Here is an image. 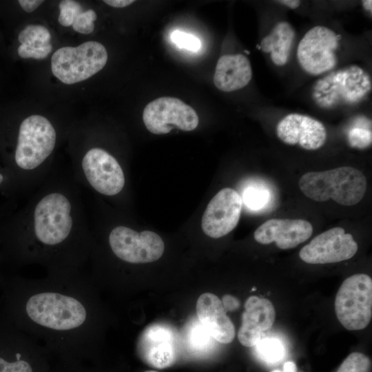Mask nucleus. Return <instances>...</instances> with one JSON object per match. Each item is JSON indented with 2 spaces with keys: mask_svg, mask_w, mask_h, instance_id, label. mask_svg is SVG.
<instances>
[{
  "mask_svg": "<svg viewBox=\"0 0 372 372\" xmlns=\"http://www.w3.org/2000/svg\"><path fill=\"white\" fill-rule=\"evenodd\" d=\"M82 167L91 186L102 194L116 195L124 187L122 168L114 156L101 148L90 149L83 158Z\"/></svg>",
  "mask_w": 372,
  "mask_h": 372,
  "instance_id": "ddd939ff",
  "label": "nucleus"
},
{
  "mask_svg": "<svg viewBox=\"0 0 372 372\" xmlns=\"http://www.w3.org/2000/svg\"><path fill=\"white\" fill-rule=\"evenodd\" d=\"M176 336L169 327L152 324L142 332L137 343L138 354L151 367L165 369L174 364L176 358Z\"/></svg>",
  "mask_w": 372,
  "mask_h": 372,
  "instance_id": "2eb2a0df",
  "label": "nucleus"
},
{
  "mask_svg": "<svg viewBox=\"0 0 372 372\" xmlns=\"http://www.w3.org/2000/svg\"><path fill=\"white\" fill-rule=\"evenodd\" d=\"M107 61L104 45L90 41L76 47L58 49L51 58V69L59 80L71 85L92 76L103 68Z\"/></svg>",
  "mask_w": 372,
  "mask_h": 372,
  "instance_id": "20e7f679",
  "label": "nucleus"
},
{
  "mask_svg": "<svg viewBox=\"0 0 372 372\" xmlns=\"http://www.w3.org/2000/svg\"><path fill=\"white\" fill-rule=\"evenodd\" d=\"M71 205L59 193L43 197L37 205L34 213V234L42 245L54 247L63 242L72 227Z\"/></svg>",
  "mask_w": 372,
  "mask_h": 372,
  "instance_id": "6e6552de",
  "label": "nucleus"
},
{
  "mask_svg": "<svg viewBox=\"0 0 372 372\" xmlns=\"http://www.w3.org/2000/svg\"><path fill=\"white\" fill-rule=\"evenodd\" d=\"M242 201L251 210L263 209L270 200V192L262 186L247 185L242 192Z\"/></svg>",
  "mask_w": 372,
  "mask_h": 372,
  "instance_id": "4be33fe9",
  "label": "nucleus"
},
{
  "mask_svg": "<svg viewBox=\"0 0 372 372\" xmlns=\"http://www.w3.org/2000/svg\"><path fill=\"white\" fill-rule=\"evenodd\" d=\"M340 37L323 25L309 29L300 39L296 51L297 60L302 69L313 76L327 74L338 63L336 50Z\"/></svg>",
  "mask_w": 372,
  "mask_h": 372,
  "instance_id": "0eeeda50",
  "label": "nucleus"
},
{
  "mask_svg": "<svg viewBox=\"0 0 372 372\" xmlns=\"http://www.w3.org/2000/svg\"><path fill=\"white\" fill-rule=\"evenodd\" d=\"M56 134L48 118L31 115L21 123L15 152V161L24 169H33L52 152Z\"/></svg>",
  "mask_w": 372,
  "mask_h": 372,
  "instance_id": "423d86ee",
  "label": "nucleus"
},
{
  "mask_svg": "<svg viewBox=\"0 0 372 372\" xmlns=\"http://www.w3.org/2000/svg\"><path fill=\"white\" fill-rule=\"evenodd\" d=\"M358 246L350 234L342 227H333L316 236L299 252L300 259L309 264L339 262L351 258Z\"/></svg>",
  "mask_w": 372,
  "mask_h": 372,
  "instance_id": "9b49d317",
  "label": "nucleus"
},
{
  "mask_svg": "<svg viewBox=\"0 0 372 372\" xmlns=\"http://www.w3.org/2000/svg\"><path fill=\"white\" fill-rule=\"evenodd\" d=\"M0 372H34V369L25 359L10 362L0 357Z\"/></svg>",
  "mask_w": 372,
  "mask_h": 372,
  "instance_id": "7c9ffc66",
  "label": "nucleus"
},
{
  "mask_svg": "<svg viewBox=\"0 0 372 372\" xmlns=\"http://www.w3.org/2000/svg\"><path fill=\"white\" fill-rule=\"evenodd\" d=\"M313 234V227L303 219H270L259 226L254 234L262 245L275 242L281 249H292L306 241Z\"/></svg>",
  "mask_w": 372,
  "mask_h": 372,
  "instance_id": "dca6fc26",
  "label": "nucleus"
},
{
  "mask_svg": "<svg viewBox=\"0 0 372 372\" xmlns=\"http://www.w3.org/2000/svg\"><path fill=\"white\" fill-rule=\"evenodd\" d=\"M302 193L313 200L330 198L344 206H353L363 198L367 187L364 174L358 169L341 167L303 174L298 183Z\"/></svg>",
  "mask_w": 372,
  "mask_h": 372,
  "instance_id": "f03ea898",
  "label": "nucleus"
},
{
  "mask_svg": "<svg viewBox=\"0 0 372 372\" xmlns=\"http://www.w3.org/2000/svg\"><path fill=\"white\" fill-rule=\"evenodd\" d=\"M362 4L364 10L371 13L372 12V1L371 0L362 1Z\"/></svg>",
  "mask_w": 372,
  "mask_h": 372,
  "instance_id": "e433bc0d",
  "label": "nucleus"
},
{
  "mask_svg": "<svg viewBox=\"0 0 372 372\" xmlns=\"http://www.w3.org/2000/svg\"><path fill=\"white\" fill-rule=\"evenodd\" d=\"M276 134L283 143L307 150L322 147L327 138L324 125L318 120L307 115L291 113L283 117L277 124Z\"/></svg>",
  "mask_w": 372,
  "mask_h": 372,
  "instance_id": "4468645a",
  "label": "nucleus"
},
{
  "mask_svg": "<svg viewBox=\"0 0 372 372\" xmlns=\"http://www.w3.org/2000/svg\"><path fill=\"white\" fill-rule=\"evenodd\" d=\"M242 207L240 194L234 189L220 190L209 201L202 217L203 232L213 238L230 233L238 225Z\"/></svg>",
  "mask_w": 372,
  "mask_h": 372,
  "instance_id": "f8f14e48",
  "label": "nucleus"
},
{
  "mask_svg": "<svg viewBox=\"0 0 372 372\" xmlns=\"http://www.w3.org/2000/svg\"><path fill=\"white\" fill-rule=\"evenodd\" d=\"M19 322L49 349L87 352L96 342L98 313L93 285L74 276H54L21 285Z\"/></svg>",
  "mask_w": 372,
  "mask_h": 372,
  "instance_id": "f257e3e1",
  "label": "nucleus"
},
{
  "mask_svg": "<svg viewBox=\"0 0 372 372\" xmlns=\"http://www.w3.org/2000/svg\"><path fill=\"white\" fill-rule=\"evenodd\" d=\"M18 39L21 44L42 46L50 43L51 35L43 25H29L19 33Z\"/></svg>",
  "mask_w": 372,
  "mask_h": 372,
  "instance_id": "b1692460",
  "label": "nucleus"
},
{
  "mask_svg": "<svg viewBox=\"0 0 372 372\" xmlns=\"http://www.w3.org/2000/svg\"><path fill=\"white\" fill-rule=\"evenodd\" d=\"M335 311L340 324L347 330H361L372 317V279L364 273L346 278L335 299Z\"/></svg>",
  "mask_w": 372,
  "mask_h": 372,
  "instance_id": "39448f33",
  "label": "nucleus"
},
{
  "mask_svg": "<svg viewBox=\"0 0 372 372\" xmlns=\"http://www.w3.org/2000/svg\"><path fill=\"white\" fill-rule=\"evenodd\" d=\"M19 3L23 10L27 12L34 11L43 1L41 0H19Z\"/></svg>",
  "mask_w": 372,
  "mask_h": 372,
  "instance_id": "473e14b6",
  "label": "nucleus"
},
{
  "mask_svg": "<svg viewBox=\"0 0 372 372\" xmlns=\"http://www.w3.org/2000/svg\"><path fill=\"white\" fill-rule=\"evenodd\" d=\"M170 38L172 41L180 48L196 52L201 47L200 41L198 37L180 30L174 31Z\"/></svg>",
  "mask_w": 372,
  "mask_h": 372,
  "instance_id": "c85d7f7f",
  "label": "nucleus"
},
{
  "mask_svg": "<svg viewBox=\"0 0 372 372\" xmlns=\"http://www.w3.org/2000/svg\"><path fill=\"white\" fill-rule=\"evenodd\" d=\"M371 360L368 356L353 352L342 362L336 372H369Z\"/></svg>",
  "mask_w": 372,
  "mask_h": 372,
  "instance_id": "a878e982",
  "label": "nucleus"
},
{
  "mask_svg": "<svg viewBox=\"0 0 372 372\" xmlns=\"http://www.w3.org/2000/svg\"><path fill=\"white\" fill-rule=\"evenodd\" d=\"M271 372H282V371H281L280 370H273V371H272Z\"/></svg>",
  "mask_w": 372,
  "mask_h": 372,
  "instance_id": "58836bf2",
  "label": "nucleus"
},
{
  "mask_svg": "<svg viewBox=\"0 0 372 372\" xmlns=\"http://www.w3.org/2000/svg\"><path fill=\"white\" fill-rule=\"evenodd\" d=\"M276 318L271 302L267 298L250 296L245 303L242 324L238 333L241 344L255 347L261 339L262 332L270 329Z\"/></svg>",
  "mask_w": 372,
  "mask_h": 372,
  "instance_id": "f3484780",
  "label": "nucleus"
},
{
  "mask_svg": "<svg viewBox=\"0 0 372 372\" xmlns=\"http://www.w3.org/2000/svg\"><path fill=\"white\" fill-rule=\"evenodd\" d=\"M60 14L58 21L65 27L72 25L75 17L82 12L83 8L81 4L72 0H63L59 3Z\"/></svg>",
  "mask_w": 372,
  "mask_h": 372,
  "instance_id": "bb28decb",
  "label": "nucleus"
},
{
  "mask_svg": "<svg viewBox=\"0 0 372 372\" xmlns=\"http://www.w3.org/2000/svg\"><path fill=\"white\" fill-rule=\"evenodd\" d=\"M106 4L114 8H125L134 2L133 0H105Z\"/></svg>",
  "mask_w": 372,
  "mask_h": 372,
  "instance_id": "72a5a7b5",
  "label": "nucleus"
},
{
  "mask_svg": "<svg viewBox=\"0 0 372 372\" xmlns=\"http://www.w3.org/2000/svg\"><path fill=\"white\" fill-rule=\"evenodd\" d=\"M296 364L292 361H288L283 365L282 372H296Z\"/></svg>",
  "mask_w": 372,
  "mask_h": 372,
  "instance_id": "c9c22d12",
  "label": "nucleus"
},
{
  "mask_svg": "<svg viewBox=\"0 0 372 372\" xmlns=\"http://www.w3.org/2000/svg\"><path fill=\"white\" fill-rule=\"evenodd\" d=\"M366 118H362L351 127L347 132V141L351 147L365 149L372 143L371 122Z\"/></svg>",
  "mask_w": 372,
  "mask_h": 372,
  "instance_id": "412c9836",
  "label": "nucleus"
},
{
  "mask_svg": "<svg viewBox=\"0 0 372 372\" xmlns=\"http://www.w3.org/2000/svg\"><path fill=\"white\" fill-rule=\"evenodd\" d=\"M212 338L199 321L192 324L188 331L187 342L194 351L202 353L209 350L212 344Z\"/></svg>",
  "mask_w": 372,
  "mask_h": 372,
  "instance_id": "393cba45",
  "label": "nucleus"
},
{
  "mask_svg": "<svg viewBox=\"0 0 372 372\" xmlns=\"http://www.w3.org/2000/svg\"><path fill=\"white\" fill-rule=\"evenodd\" d=\"M252 78L248 58L242 54H225L217 61L214 75L215 86L225 92L242 89Z\"/></svg>",
  "mask_w": 372,
  "mask_h": 372,
  "instance_id": "6ab92c4d",
  "label": "nucleus"
},
{
  "mask_svg": "<svg viewBox=\"0 0 372 372\" xmlns=\"http://www.w3.org/2000/svg\"><path fill=\"white\" fill-rule=\"evenodd\" d=\"M96 18V12L93 10L89 9L79 13L75 17L72 26L76 32L87 34L94 30V21Z\"/></svg>",
  "mask_w": 372,
  "mask_h": 372,
  "instance_id": "cd10ccee",
  "label": "nucleus"
},
{
  "mask_svg": "<svg viewBox=\"0 0 372 372\" xmlns=\"http://www.w3.org/2000/svg\"><path fill=\"white\" fill-rule=\"evenodd\" d=\"M258 356L264 361L274 363L282 359L285 348L282 342L274 338H265L256 345Z\"/></svg>",
  "mask_w": 372,
  "mask_h": 372,
  "instance_id": "5701e85b",
  "label": "nucleus"
},
{
  "mask_svg": "<svg viewBox=\"0 0 372 372\" xmlns=\"http://www.w3.org/2000/svg\"><path fill=\"white\" fill-rule=\"evenodd\" d=\"M145 372H157V371H146Z\"/></svg>",
  "mask_w": 372,
  "mask_h": 372,
  "instance_id": "ea45409f",
  "label": "nucleus"
},
{
  "mask_svg": "<svg viewBox=\"0 0 372 372\" xmlns=\"http://www.w3.org/2000/svg\"><path fill=\"white\" fill-rule=\"evenodd\" d=\"M369 74L357 65L331 70L314 83L311 96L320 108L333 109L353 105L363 101L371 92Z\"/></svg>",
  "mask_w": 372,
  "mask_h": 372,
  "instance_id": "7ed1b4c3",
  "label": "nucleus"
},
{
  "mask_svg": "<svg viewBox=\"0 0 372 372\" xmlns=\"http://www.w3.org/2000/svg\"><path fill=\"white\" fill-rule=\"evenodd\" d=\"M109 244L118 258L132 264L154 262L162 256L165 249L162 238L155 232H137L124 226L112 230Z\"/></svg>",
  "mask_w": 372,
  "mask_h": 372,
  "instance_id": "1a4fd4ad",
  "label": "nucleus"
},
{
  "mask_svg": "<svg viewBox=\"0 0 372 372\" xmlns=\"http://www.w3.org/2000/svg\"><path fill=\"white\" fill-rule=\"evenodd\" d=\"M198 321L216 341L228 344L235 337V327L226 314L222 301L211 293H204L196 302Z\"/></svg>",
  "mask_w": 372,
  "mask_h": 372,
  "instance_id": "a211bd4d",
  "label": "nucleus"
},
{
  "mask_svg": "<svg viewBox=\"0 0 372 372\" xmlns=\"http://www.w3.org/2000/svg\"><path fill=\"white\" fill-rule=\"evenodd\" d=\"M277 2L285 5V6L290 8L291 9H296L298 8L300 5V1L297 0H282L277 1Z\"/></svg>",
  "mask_w": 372,
  "mask_h": 372,
  "instance_id": "f704fd0d",
  "label": "nucleus"
},
{
  "mask_svg": "<svg viewBox=\"0 0 372 372\" xmlns=\"http://www.w3.org/2000/svg\"><path fill=\"white\" fill-rule=\"evenodd\" d=\"M295 37L291 25L287 21H280L263 37L260 48L263 52L269 54L273 64L283 66L288 63Z\"/></svg>",
  "mask_w": 372,
  "mask_h": 372,
  "instance_id": "aec40b11",
  "label": "nucleus"
},
{
  "mask_svg": "<svg viewBox=\"0 0 372 372\" xmlns=\"http://www.w3.org/2000/svg\"><path fill=\"white\" fill-rule=\"evenodd\" d=\"M147 129L154 134H165L176 127L183 131L194 130L198 124L196 111L181 100L169 96L149 103L143 113Z\"/></svg>",
  "mask_w": 372,
  "mask_h": 372,
  "instance_id": "9d476101",
  "label": "nucleus"
},
{
  "mask_svg": "<svg viewBox=\"0 0 372 372\" xmlns=\"http://www.w3.org/2000/svg\"><path fill=\"white\" fill-rule=\"evenodd\" d=\"M52 50L51 43L42 46L21 44L18 49V54L24 59H43L48 56Z\"/></svg>",
  "mask_w": 372,
  "mask_h": 372,
  "instance_id": "c756f323",
  "label": "nucleus"
},
{
  "mask_svg": "<svg viewBox=\"0 0 372 372\" xmlns=\"http://www.w3.org/2000/svg\"><path fill=\"white\" fill-rule=\"evenodd\" d=\"M222 303L225 311H234L240 306L239 300L230 295H225L223 298Z\"/></svg>",
  "mask_w": 372,
  "mask_h": 372,
  "instance_id": "2f4dec72",
  "label": "nucleus"
},
{
  "mask_svg": "<svg viewBox=\"0 0 372 372\" xmlns=\"http://www.w3.org/2000/svg\"><path fill=\"white\" fill-rule=\"evenodd\" d=\"M3 181V176L2 175L0 174V183Z\"/></svg>",
  "mask_w": 372,
  "mask_h": 372,
  "instance_id": "4c0bfd02",
  "label": "nucleus"
}]
</instances>
